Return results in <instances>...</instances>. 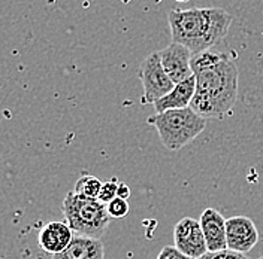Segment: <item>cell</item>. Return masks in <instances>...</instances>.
Returning a JSON list of instances; mask_svg holds the SVG:
<instances>
[{"label": "cell", "mask_w": 263, "mask_h": 259, "mask_svg": "<svg viewBox=\"0 0 263 259\" xmlns=\"http://www.w3.org/2000/svg\"><path fill=\"white\" fill-rule=\"evenodd\" d=\"M147 121L157 130L162 143L169 150H180L206 128V119L192 107L154 114Z\"/></svg>", "instance_id": "3957f363"}, {"label": "cell", "mask_w": 263, "mask_h": 259, "mask_svg": "<svg viewBox=\"0 0 263 259\" xmlns=\"http://www.w3.org/2000/svg\"><path fill=\"white\" fill-rule=\"evenodd\" d=\"M259 259H263V258H259Z\"/></svg>", "instance_id": "ffe728a7"}, {"label": "cell", "mask_w": 263, "mask_h": 259, "mask_svg": "<svg viewBox=\"0 0 263 259\" xmlns=\"http://www.w3.org/2000/svg\"><path fill=\"white\" fill-rule=\"evenodd\" d=\"M103 182H100L96 176L85 175L77 180L75 183V194L85 197V198H98L99 192L102 189Z\"/></svg>", "instance_id": "4fadbf2b"}, {"label": "cell", "mask_w": 263, "mask_h": 259, "mask_svg": "<svg viewBox=\"0 0 263 259\" xmlns=\"http://www.w3.org/2000/svg\"><path fill=\"white\" fill-rule=\"evenodd\" d=\"M156 259H195L184 255L182 252H180L175 246H166L160 250V253L157 255Z\"/></svg>", "instance_id": "2e32d148"}, {"label": "cell", "mask_w": 263, "mask_h": 259, "mask_svg": "<svg viewBox=\"0 0 263 259\" xmlns=\"http://www.w3.org/2000/svg\"><path fill=\"white\" fill-rule=\"evenodd\" d=\"M106 210H108V214L111 219H123L129 213V203H127V200L117 197L106 206Z\"/></svg>", "instance_id": "5bb4252c"}, {"label": "cell", "mask_w": 263, "mask_h": 259, "mask_svg": "<svg viewBox=\"0 0 263 259\" xmlns=\"http://www.w3.org/2000/svg\"><path fill=\"white\" fill-rule=\"evenodd\" d=\"M52 259H105V247L100 239L75 235L72 243Z\"/></svg>", "instance_id": "7c38bea8"}, {"label": "cell", "mask_w": 263, "mask_h": 259, "mask_svg": "<svg viewBox=\"0 0 263 259\" xmlns=\"http://www.w3.org/2000/svg\"><path fill=\"white\" fill-rule=\"evenodd\" d=\"M228 249L238 253H248L259 242V231L247 216H233L226 222Z\"/></svg>", "instance_id": "ba28073f"}, {"label": "cell", "mask_w": 263, "mask_h": 259, "mask_svg": "<svg viewBox=\"0 0 263 259\" xmlns=\"http://www.w3.org/2000/svg\"><path fill=\"white\" fill-rule=\"evenodd\" d=\"M118 182L115 180H109V182H103L102 189L99 192L98 200L100 203H103L105 206H108L112 200L118 197Z\"/></svg>", "instance_id": "9a60e30c"}, {"label": "cell", "mask_w": 263, "mask_h": 259, "mask_svg": "<svg viewBox=\"0 0 263 259\" xmlns=\"http://www.w3.org/2000/svg\"><path fill=\"white\" fill-rule=\"evenodd\" d=\"M138 78L141 79L144 88V96H142L144 104H154L157 100L169 94L175 87V83L164 70L159 51L151 52L148 57L144 58L138 70Z\"/></svg>", "instance_id": "5b68a950"}, {"label": "cell", "mask_w": 263, "mask_h": 259, "mask_svg": "<svg viewBox=\"0 0 263 259\" xmlns=\"http://www.w3.org/2000/svg\"><path fill=\"white\" fill-rule=\"evenodd\" d=\"M233 16L223 8L174 9L169 14L172 40L190 49L193 55L210 51L223 40Z\"/></svg>", "instance_id": "7a4b0ae2"}, {"label": "cell", "mask_w": 263, "mask_h": 259, "mask_svg": "<svg viewBox=\"0 0 263 259\" xmlns=\"http://www.w3.org/2000/svg\"><path fill=\"white\" fill-rule=\"evenodd\" d=\"M196 93L190 107L205 119H221L238 98V69L223 52L205 51L193 55Z\"/></svg>", "instance_id": "6da1fadb"}, {"label": "cell", "mask_w": 263, "mask_h": 259, "mask_svg": "<svg viewBox=\"0 0 263 259\" xmlns=\"http://www.w3.org/2000/svg\"><path fill=\"white\" fill-rule=\"evenodd\" d=\"M160 52L162 64L167 73V76L172 79L174 83H180L182 81H187L189 78L195 76L193 69H192V60H193V52L187 47L172 42Z\"/></svg>", "instance_id": "52a82bcc"}, {"label": "cell", "mask_w": 263, "mask_h": 259, "mask_svg": "<svg viewBox=\"0 0 263 259\" xmlns=\"http://www.w3.org/2000/svg\"><path fill=\"white\" fill-rule=\"evenodd\" d=\"M202 259H250L246 256L244 253H238V252H233V250H223V252H215L211 253L208 252Z\"/></svg>", "instance_id": "e0dca14e"}, {"label": "cell", "mask_w": 263, "mask_h": 259, "mask_svg": "<svg viewBox=\"0 0 263 259\" xmlns=\"http://www.w3.org/2000/svg\"><path fill=\"white\" fill-rule=\"evenodd\" d=\"M175 2H178V3H185V2H189V0H175Z\"/></svg>", "instance_id": "d6986e66"}, {"label": "cell", "mask_w": 263, "mask_h": 259, "mask_svg": "<svg viewBox=\"0 0 263 259\" xmlns=\"http://www.w3.org/2000/svg\"><path fill=\"white\" fill-rule=\"evenodd\" d=\"M62 210L73 234L82 237L100 239L111 221L106 206L98 198H85L75 192H67Z\"/></svg>", "instance_id": "277c9868"}, {"label": "cell", "mask_w": 263, "mask_h": 259, "mask_svg": "<svg viewBox=\"0 0 263 259\" xmlns=\"http://www.w3.org/2000/svg\"><path fill=\"white\" fill-rule=\"evenodd\" d=\"M175 247L184 255L202 259L208 253V246L200 227V222L193 218H182L174 228Z\"/></svg>", "instance_id": "8992f818"}, {"label": "cell", "mask_w": 263, "mask_h": 259, "mask_svg": "<svg viewBox=\"0 0 263 259\" xmlns=\"http://www.w3.org/2000/svg\"><path fill=\"white\" fill-rule=\"evenodd\" d=\"M73 231L63 222H49L39 232V246L49 255H59L73 240Z\"/></svg>", "instance_id": "30bf717a"}, {"label": "cell", "mask_w": 263, "mask_h": 259, "mask_svg": "<svg viewBox=\"0 0 263 259\" xmlns=\"http://www.w3.org/2000/svg\"><path fill=\"white\" fill-rule=\"evenodd\" d=\"M118 197L123 200H127L130 197V188L126 183H120L118 185Z\"/></svg>", "instance_id": "ac0fdd59"}, {"label": "cell", "mask_w": 263, "mask_h": 259, "mask_svg": "<svg viewBox=\"0 0 263 259\" xmlns=\"http://www.w3.org/2000/svg\"><path fill=\"white\" fill-rule=\"evenodd\" d=\"M200 227L203 231L208 252H223L228 250V235H226V222L224 216L213 207H208L200 214Z\"/></svg>", "instance_id": "9c48e42d"}, {"label": "cell", "mask_w": 263, "mask_h": 259, "mask_svg": "<svg viewBox=\"0 0 263 259\" xmlns=\"http://www.w3.org/2000/svg\"><path fill=\"white\" fill-rule=\"evenodd\" d=\"M196 93V78L192 76L187 81L175 83L174 90L166 94L163 98L157 100L153 106L156 114H162L166 111H175V109H185L190 107L192 100Z\"/></svg>", "instance_id": "8fae6325"}]
</instances>
